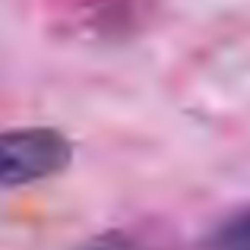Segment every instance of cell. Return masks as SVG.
<instances>
[{
  "mask_svg": "<svg viewBox=\"0 0 250 250\" xmlns=\"http://www.w3.org/2000/svg\"><path fill=\"white\" fill-rule=\"evenodd\" d=\"M73 250H140L127 234L121 231H108V234H98V238H89L85 244L73 247Z\"/></svg>",
  "mask_w": 250,
  "mask_h": 250,
  "instance_id": "obj_3",
  "label": "cell"
},
{
  "mask_svg": "<svg viewBox=\"0 0 250 250\" xmlns=\"http://www.w3.org/2000/svg\"><path fill=\"white\" fill-rule=\"evenodd\" d=\"M73 162V143L54 127L0 130V190L57 177Z\"/></svg>",
  "mask_w": 250,
  "mask_h": 250,
  "instance_id": "obj_1",
  "label": "cell"
},
{
  "mask_svg": "<svg viewBox=\"0 0 250 250\" xmlns=\"http://www.w3.org/2000/svg\"><path fill=\"white\" fill-rule=\"evenodd\" d=\"M206 250H250V206L222 219L206 238Z\"/></svg>",
  "mask_w": 250,
  "mask_h": 250,
  "instance_id": "obj_2",
  "label": "cell"
}]
</instances>
